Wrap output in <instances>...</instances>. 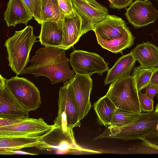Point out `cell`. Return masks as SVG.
Wrapping results in <instances>:
<instances>
[{
  "instance_id": "6da1fadb",
  "label": "cell",
  "mask_w": 158,
  "mask_h": 158,
  "mask_svg": "<svg viewBox=\"0 0 158 158\" xmlns=\"http://www.w3.org/2000/svg\"><path fill=\"white\" fill-rule=\"evenodd\" d=\"M30 64L20 75L29 73L37 77L44 76L48 78L52 85L65 82L74 75L70 69L69 59L65 56V50L52 46L39 48L30 60Z\"/></svg>"
},
{
  "instance_id": "7a4b0ae2",
  "label": "cell",
  "mask_w": 158,
  "mask_h": 158,
  "mask_svg": "<svg viewBox=\"0 0 158 158\" xmlns=\"http://www.w3.org/2000/svg\"><path fill=\"white\" fill-rule=\"evenodd\" d=\"M93 31L98 44L103 48L114 53H120L134 44V38L121 18L109 15L96 24Z\"/></svg>"
},
{
  "instance_id": "3957f363",
  "label": "cell",
  "mask_w": 158,
  "mask_h": 158,
  "mask_svg": "<svg viewBox=\"0 0 158 158\" xmlns=\"http://www.w3.org/2000/svg\"><path fill=\"white\" fill-rule=\"evenodd\" d=\"M33 27L26 26L15 31L14 35L6 40L4 46L8 53L9 66L16 75H20L28 62L29 54L34 44L37 42L33 33Z\"/></svg>"
},
{
  "instance_id": "277c9868",
  "label": "cell",
  "mask_w": 158,
  "mask_h": 158,
  "mask_svg": "<svg viewBox=\"0 0 158 158\" xmlns=\"http://www.w3.org/2000/svg\"><path fill=\"white\" fill-rule=\"evenodd\" d=\"M158 124V114L155 111L142 113L131 123L123 126H106L104 131L94 140L102 138L118 139L124 141L141 139L156 128Z\"/></svg>"
},
{
  "instance_id": "5b68a950",
  "label": "cell",
  "mask_w": 158,
  "mask_h": 158,
  "mask_svg": "<svg viewBox=\"0 0 158 158\" xmlns=\"http://www.w3.org/2000/svg\"><path fill=\"white\" fill-rule=\"evenodd\" d=\"M117 108L141 113L134 77L130 75L111 83L106 94Z\"/></svg>"
},
{
  "instance_id": "8992f818",
  "label": "cell",
  "mask_w": 158,
  "mask_h": 158,
  "mask_svg": "<svg viewBox=\"0 0 158 158\" xmlns=\"http://www.w3.org/2000/svg\"><path fill=\"white\" fill-rule=\"evenodd\" d=\"M58 105V114L53 124L55 127L60 128L64 132H68L73 131L75 127H80L81 123L70 79L60 87Z\"/></svg>"
},
{
  "instance_id": "52a82bcc",
  "label": "cell",
  "mask_w": 158,
  "mask_h": 158,
  "mask_svg": "<svg viewBox=\"0 0 158 158\" xmlns=\"http://www.w3.org/2000/svg\"><path fill=\"white\" fill-rule=\"evenodd\" d=\"M35 147L40 151H53L58 154H76L85 152L98 153L80 147L76 141L73 131L64 132L59 128L54 129Z\"/></svg>"
},
{
  "instance_id": "ba28073f",
  "label": "cell",
  "mask_w": 158,
  "mask_h": 158,
  "mask_svg": "<svg viewBox=\"0 0 158 158\" xmlns=\"http://www.w3.org/2000/svg\"><path fill=\"white\" fill-rule=\"evenodd\" d=\"M55 128L42 118H27L22 122L0 127V139L24 137L41 140Z\"/></svg>"
},
{
  "instance_id": "9c48e42d",
  "label": "cell",
  "mask_w": 158,
  "mask_h": 158,
  "mask_svg": "<svg viewBox=\"0 0 158 158\" xmlns=\"http://www.w3.org/2000/svg\"><path fill=\"white\" fill-rule=\"evenodd\" d=\"M6 87L16 99L29 112L38 109L41 104L38 88L31 81L18 76L6 79Z\"/></svg>"
},
{
  "instance_id": "30bf717a",
  "label": "cell",
  "mask_w": 158,
  "mask_h": 158,
  "mask_svg": "<svg viewBox=\"0 0 158 158\" xmlns=\"http://www.w3.org/2000/svg\"><path fill=\"white\" fill-rule=\"evenodd\" d=\"M74 12L81 20V36L94 30L95 25L109 15L107 8L95 0H72Z\"/></svg>"
},
{
  "instance_id": "8fae6325",
  "label": "cell",
  "mask_w": 158,
  "mask_h": 158,
  "mask_svg": "<svg viewBox=\"0 0 158 158\" xmlns=\"http://www.w3.org/2000/svg\"><path fill=\"white\" fill-rule=\"evenodd\" d=\"M69 62L76 74L91 76L98 73L102 75L109 70L108 64L98 54L81 50H74L70 56Z\"/></svg>"
},
{
  "instance_id": "7c38bea8",
  "label": "cell",
  "mask_w": 158,
  "mask_h": 158,
  "mask_svg": "<svg viewBox=\"0 0 158 158\" xmlns=\"http://www.w3.org/2000/svg\"><path fill=\"white\" fill-rule=\"evenodd\" d=\"M90 76L76 74L70 79L80 121L87 115L91 107L90 98L93 81Z\"/></svg>"
},
{
  "instance_id": "4fadbf2b",
  "label": "cell",
  "mask_w": 158,
  "mask_h": 158,
  "mask_svg": "<svg viewBox=\"0 0 158 158\" xmlns=\"http://www.w3.org/2000/svg\"><path fill=\"white\" fill-rule=\"evenodd\" d=\"M126 10L127 19L136 29L154 23L158 17V11L149 0H136Z\"/></svg>"
},
{
  "instance_id": "5bb4252c",
  "label": "cell",
  "mask_w": 158,
  "mask_h": 158,
  "mask_svg": "<svg viewBox=\"0 0 158 158\" xmlns=\"http://www.w3.org/2000/svg\"><path fill=\"white\" fill-rule=\"evenodd\" d=\"M29 112L7 89L6 85H0V118H28Z\"/></svg>"
},
{
  "instance_id": "9a60e30c",
  "label": "cell",
  "mask_w": 158,
  "mask_h": 158,
  "mask_svg": "<svg viewBox=\"0 0 158 158\" xmlns=\"http://www.w3.org/2000/svg\"><path fill=\"white\" fill-rule=\"evenodd\" d=\"M63 20L42 23L40 34L37 37L42 45L59 48L61 46L63 39Z\"/></svg>"
},
{
  "instance_id": "2e32d148",
  "label": "cell",
  "mask_w": 158,
  "mask_h": 158,
  "mask_svg": "<svg viewBox=\"0 0 158 158\" xmlns=\"http://www.w3.org/2000/svg\"><path fill=\"white\" fill-rule=\"evenodd\" d=\"M4 16L8 27L20 23L26 25L33 17L22 0H9Z\"/></svg>"
},
{
  "instance_id": "e0dca14e",
  "label": "cell",
  "mask_w": 158,
  "mask_h": 158,
  "mask_svg": "<svg viewBox=\"0 0 158 158\" xmlns=\"http://www.w3.org/2000/svg\"><path fill=\"white\" fill-rule=\"evenodd\" d=\"M74 12L73 15L64 16L63 43L60 48L65 50L73 46L81 36V20Z\"/></svg>"
},
{
  "instance_id": "ac0fdd59",
  "label": "cell",
  "mask_w": 158,
  "mask_h": 158,
  "mask_svg": "<svg viewBox=\"0 0 158 158\" xmlns=\"http://www.w3.org/2000/svg\"><path fill=\"white\" fill-rule=\"evenodd\" d=\"M136 60L144 68L158 67V47L149 42H144L131 51Z\"/></svg>"
},
{
  "instance_id": "d6986e66",
  "label": "cell",
  "mask_w": 158,
  "mask_h": 158,
  "mask_svg": "<svg viewBox=\"0 0 158 158\" xmlns=\"http://www.w3.org/2000/svg\"><path fill=\"white\" fill-rule=\"evenodd\" d=\"M136 61L131 52L119 58L114 66L108 71L104 85H106L130 75Z\"/></svg>"
},
{
  "instance_id": "ffe728a7",
  "label": "cell",
  "mask_w": 158,
  "mask_h": 158,
  "mask_svg": "<svg viewBox=\"0 0 158 158\" xmlns=\"http://www.w3.org/2000/svg\"><path fill=\"white\" fill-rule=\"evenodd\" d=\"M98 124L106 126L110 124L117 107L106 95L94 104Z\"/></svg>"
},
{
  "instance_id": "44dd1931",
  "label": "cell",
  "mask_w": 158,
  "mask_h": 158,
  "mask_svg": "<svg viewBox=\"0 0 158 158\" xmlns=\"http://www.w3.org/2000/svg\"><path fill=\"white\" fill-rule=\"evenodd\" d=\"M57 0H41V22L63 20Z\"/></svg>"
},
{
  "instance_id": "7402d4cb",
  "label": "cell",
  "mask_w": 158,
  "mask_h": 158,
  "mask_svg": "<svg viewBox=\"0 0 158 158\" xmlns=\"http://www.w3.org/2000/svg\"><path fill=\"white\" fill-rule=\"evenodd\" d=\"M40 140L24 137L0 139V150H20L35 147Z\"/></svg>"
},
{
  "instance_id": "603a6c76",
  "label": "cell",
  "mask_w": 158,
  "mask_h": 158,
  "mask_svg": "<svg viewBox=\"0 0 158 158\" xmlns=\"http://www.w3.org/2000/svg\"><path fill=\"white\" fill-rule=\"evenodd\" d=\"M156 68H144L138 66L133 69L132 75L135 78L138 93L149 85Z\"/></svg>"
},
{
  "instance_id": "cb8c5ba5",
  "label": "cell",
  "mask_w": 158,
  "mask_h": 158,
  "mask_svg": "<svg viewBox=\"0 0 158 158\" xmlns=\"http://www.w3.org/2000/svg\"><path fill=\"white\" fill-rule=\"evenodd\" d=\"M142 113H135L117 108L109 125L116 127L125 126L133 122Z\"/></svg>"
},
{
  "instance_id": "d4e9b609",
  "label": "cell",
  "mask_w": 158,
  "mask_h": 158,
  "mask_svg": "<svg viewBox=\"0 0 158 158\" xmlns=\"http://www.w3.org/2000/svg\"><path fill=\"white\" fill-rule=\"evenodd\" d=\"M140 108L143 112H152L154 110L153 100L150 99L146 94L138 93Z\"/></svg>"
},
{
  "instance_id": "484cf974",
  "label": "cell",
  "mask_w": 158,
  "mask_h": 158,
  "mask_svg": "<svg viewBox=\"0 0 158 158\" xmlns=\"http://www.w3.org/2000/svg\"><path fill=\"white\" fill-rule=\"evenodd\" d=\"M141 140L143 144L158 149V131L155 129Z\"/></svg>"
},
{
  "instance_id": "4316f807",
  "label": "cell",
  "mask_w": 158,
  "mask_h": 158,
  "mask_svg": "<svg viewBox=\"0 0 158 158\" xmlns=\"http://www.w3.org/2000/svg\"><path fill=\"white\" fill-rule=\"evenodd\" d=\"M131 152V153L134 154H157L158 149L141 143L134 147Z\"/></svg>"
},
{
  "instance_id": "83f0119b",
  "label": "cell",
  "mask_w": 158,
  "mask_h": 158,
  "mask_svg": "<svg viewBox=\"0 0 158 158\" xmlns=\"http://www.w3.org/2000/svg\"><path fill=\"white\" fill-rule=\"evenodd\" d=\"M59 6L64 16L74 14L72 0H57Z\"/></svg>"
},
{
  "instance_id": "f1b7e54d",
  "label": "cell",
  "mask_w": 158,
  "mask_h": 158,
  "mask_svg": "<svg viewBox=\"0 0 158 158\" xmlns=\"http://www.w3.org/2000/svg\"><path fill=\"white\" fill-rule=\"evenodd\" d=\"M134 0H113V3L110 4V7L112 9L118 10L126 8L129 6Z\"/></svg>"
},
{
  "instance_id": "f546056e",
  "label": "cell",
  "mask_w": 158,
  "mask_h": 158,
  "mask_svg": "<svg viewBox=\"0 0 158 158\" xmlns=\"http://www.w3.org/2000/svg\"><path fill=\"white\" fill-rule=\"evenodd\" d=\"M27 118H0V127L15 124L25 120Z\"/></svg>"
},
{
  "instance_id": "4dcf8cb0",
  "label": "cell",
  "mask_w": 158,
  "mask_h": 158,
  "mask_svg": "<svg viewBox=\"0 0 158 158\" xmlns=\"http://www.w3.org/2000/svg\"><path fill=\"white\" fill-rule=\"evenodd\" d=\"M35 9L34 19L40 24L41 22V0H31Z\"/></svg>"
},
{
  "instance_id": "1f68e13d",
  "label": "cell",
  "mask_w": 158,
  "mask_h": 158,
  "mask_svg": "<svg viewBox=\"0 0 158 158\" xmlns=\"http://www.w3.org/2000/svg\"><path fill=\"white\" fill-rule=\"evenodd\" d=\"M145 94L148 97L152 100H153L155 95L158 94V86L152 85H148L145 88Z\"/></svg>"
},
{
  "instance_id": "d6a6232c",
  "label": "cell",
  "mask_w": 158,
  "mask_h": 158,
  "mask_svg": "<svg viewBox=\"0 0 158 158\" xmlns=\"http://www.w3.org/2000/svg\"><path fill=\"white\" fill-rule=\"evenodd\" d=\"M19 150H0V154L1 155H38L37 153H32Z\"/></svg>"
},
{
  "instance_id": "836d02e7",
  "label": "cell",
  "mask_w": 158,
  "mask_h": 158,
  "mask_svg": "<svg viewBox=\"0 0 158 158\" xmlns=\"http://www.w3.org/2000/svg\"><path fill=\"white\" fill-rule=\"evenodd\" d=\"M27 8L29 12L31 14L34 19L35 17V9L31 0H22Z\"/></svg>"
},
{
  "instance_id": "e575fe53",
  "label": "cell",
  "mask_w": 158,
  "mask_h": 158,
  "mask_svg": "<svg viewBox=\"0 0 158 158\" xmlns=\"http://www.w3.org/2000/svg\"><path fill=\"white\" fill-rule=\"evenodd\" d=\"M149 85L158 86V67L154 71Z\"/></svg>"
},
{
  "instance_id": "d590c367",
  "label": "cell",
  "mask_w": 158,
  "mask_h": 158,
  "mask_svg": "<svg viewBox=\"0 0 158 158\" xmlns=\"http://www.w3.org/2000/svg\"><path fill=\"white\" fill-rule=\"evenodd\" d=\"M155 111L158 114V103L156 105Z\"/></svg>"
},
{
  "instance_id": "8d00e7d4",
  "label": "cell",
  "mask_w": 158,
  "mask_h": 158,
  "mask_svg": "<svg viewBox=\"0 0 158 158\" xmlns=\"http://www.w3.org/2000/svg\"><path fill=\"white\" fill-rule=\"evenodd\" d=\"M110 2V4H112L113 2V0H108Z\"/></svg>"
},
{
  "instance_id": "74e56055",
  "label": "cell",
  "mask_w": 158,
  "mask_h": 158,
  "mask_svg": "<svg viewBox=\"0 0 158 158\" xmlns=\"http://www.w3.org/2000/svg\"><path fill=\"white\" fill-rule=\"evenodd\" d=\"M156 129L158 131V124L157 125V127L156 128Z\"/></svg>"
},
{
  "instance_id": "f35d334b",
  "label": "cell",
  "mask_w": 158,
  "mask_h": 158,
  "mask_svg": "<svg viewBox=\"0 0 158 158\" xmlns=\"http://www.w3.org/2000/svg\"><path fill=\"white\" fill-rule=\"evenodd\" d=\"M157 99H158V94L157 95Z\"/></svg>"
},
{
  "instance_id": "ab89813d",
  "label": "cell",
  "mask_w": 158,
  "mask_h": 158,
  "mask_svg": "<svg viewBox=\"0 0 158 158\" xmlns=\"http://www.w3.org/2000/svg\"><path fill=\"white\" fill-rule=\"evenodd\" d=\"M156 0V1H158V0Z\"/></svg>"
},
{
  "instance_id": "60d3db41",
  "label": "cell",
  "mask_w": 158,
  "mask_h": 158,
  "mask_svg": "<svg viewBox=\"0 0 158 158\" xmlns=\"http://www.w3.org/2000/svg\"></svg>"
}]
</instances>
